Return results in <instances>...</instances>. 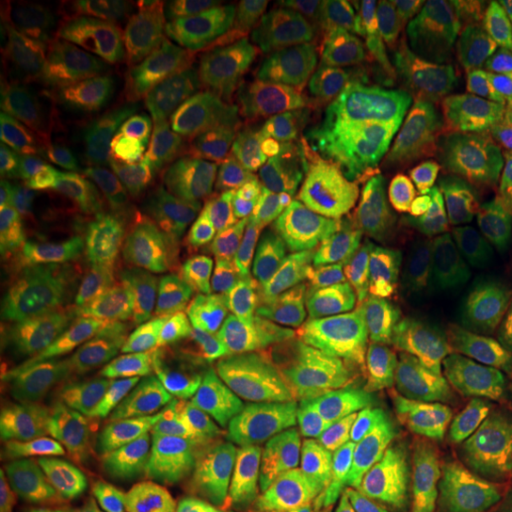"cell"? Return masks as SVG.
Wrapping results in <instances>:
<instances>
[{
    "mask_svg": "<svg viewBox=\"0 0 512 512\" xmlns=\"http://www.w3.org/2000/svg\"><path fill=\"white\" fill-rule=\"evenodd\" d=\"M475 382L479 392L512 399V330L482 349L475 368Z\"/></svg>",
    "mask_w": 512,
    "mask_h": 512,
    "instance_id": "cell-29",
    "label": "cell"
},
{
    "mask_svg": "<svg viewBox=\"0 0 512 512\" xmlns=\"http://www.w3.org/2000/svg\"><path fill=\"white\" fill-rule=\"evenodd\" d=\"M283 221V197L252 188L150 221L145 242L157 259L178 271L238 280L264 264L283 233Z\"/></svg>",
    "mask_w": 512,
    "mask_h": 512,
    "instance_id": "cell-10",
    "label": "cell"
},
{
    "mask_svg": "<svg viewBox=\"0 0 512 512\" xmlns=\"http://www.w3.org/2000/svg\"><path fill=\"white\" fill-rule=\"evenodd\" d=\"M482 128L413 98L361 150L320 176L311 240L320 254L363 247L384 219L434 185L477 169Z\"/></svg>",
    "mask_w": 512,
    "mask_h": 512,
    "instance_id": "cell-1",
    "label": "cell"
},
{
    "mask_svg": "<svg viewBox=\"0 0 512 512\" xmlns=\"http://www.w3.org/2000/svg\"><path fill=\"white\" fill-rule=\"evenodd\" d=\"M264 174V155L254 147L181 107L143 95L121 107L102 200L119 214L157 221L252 190Z\"/></svg>",
    "mask_w": 512,
    "mask_h": 512,
    "instance_id": "cell-2",
    "label": "cell"
},
{
    "mask_svg": "<svg viewBox=\"0 0 512 512\" xmlns=\"http://www.w3.org/2000/svg\"><path fill=\"white\" fill-rule=\"evenodd\" d=\"M349 24L325 43L309 83L313 150L330 169L403 112L415 41L406 3H349Z\"/></svg>",
    "mask_w": 512,
    "mask_h": 512,
    "instance_id": "cell-4",
    "label": "cell"
},
{
    "mask_svg": "<svg viewBox=\"0 0 512 512\" xmlns=\"http://www.w3.org/2000/svg\"><path fill=\"white\" fill-rule=\"evenodd\" d=\"M415 46L425 53L484 41L512 29V0H434L411 19Z\"/></svg>",
    "mask_w": 512,
    "mask_h": 512,
    "instance_id": "cell-22",
    "label": "cell"
},
{
    "mask_svg": "<svg viewBox=\"0 0 512 512\" xmlns=\"http://www.w3.org/2000/svg\"><path fill=\"white\" fill-rule=\"evenodd\" d=\"M5 280L41 297L98 339H114V294L98 249L41 204L5 202Z\"/></svg>",
    "mask_w": 512,
    "mask_h": 512,
    "instance_id": "cell-9",
    "label": "cell"
},
{
    "mask_svg": "<svg viewBox=\"0 0 512 512\" xmlns=\"http://www.w3.org/2000/svg\"><path fill=\"white\" fill-rule=\"evenodd\" d=\"M408 458L441 494L501 508L512 496V399L479 389L446 396L413 427Z\"/></svg>",
    "mask_w": 512,
    "mask_h": 512,
    "instance_id": "cell-8",
    "label": "cell"
},
{
    "mask_svg": "<svg viewBox=\"0 0 512 512\" xmlns=\"http://www.w3.org/2000/svg\"><path fill=\"white\" fill-rule=\"evenodd\" d=\"M24 60L55 86L98 105H126V81L138 64V43L126 24L93 8H43L22 31Z\"/></svg>",
    "mask_w": 512,
    "mask_h": 512,
    "instance_id": "cell-11",
    "label": "cell"
},
{
    "mask_svg": "<svg viewBox=\"0 0 512 512\" xmlns=\"http://www.w3.org/2000/svg\"><path fill=\"white\" fill-rule=\"evenodd\" d=\"M413 86L448 117L484 128L512 119V29L418 55Z\"/></svg>",
    "mask_w": 512,
    "mask_h": 512,
    "instance_id": "cell-15",
    "label": "cell"
},
{
    "mask_svg": "<svg viewBox=\"0 0 512 512\" xmlns=\"http://www.w3.org/2000/svg\"><path fill=\"white\" fill-rule=\"evenodd\" d=\"M0 347L5 358L55 389H88L102 375L86 330L10 280L0 285Z\"/></svg>",
    "mask_w": 512,
    "mask_h": 512,
    "instance_id": "cell-14",
    "label": "cell"
},
{
    "mask_svg": "<svg viewBox=\"0 0 512 512\" xmlns=\"http://www.w3.org/2000/svg\"><path fill=\"white\" fill-rule=\"evenodd\" d=\"M456 366V342L432 328L420 299L387 304L370 377L358 399L382 432L396 430L446 387Z\"/></svg>",
    "mask_w": 512,
    "mask_h": 512,
    "instance_id": "cell-12",
    "label": "cell"
},
{
    "mask_svg": "<svg viewBox=\"0 0 512 512\" xmlns=\"http://www.w3.org/2000/svg\"><path fill=\"white\" fill-rule=\"evenodd\" d=\"M143 93L181 107L271 159L313 143L309 86L287 57L230 43H178L152 64Z\"/></svg>",
    "mask_w": 512,
    "mask_h": 512,
    "instance_id": "cell-3",
    "label": "cell"
},
{
    "mask_svg": "<svg viewBox=\"0 0 512 512\" xmlns=\"http://www.w3.org/2000/svg\"><path fill=\"white\" fill-rule=\"evenodd\" d=\"M363 370L351 351L294 330L275 361V392L294 406L335 411L354 399Z\"/></svg>",
    "mask_w": 512,
    "mask_h": 512,
    "instance_id": "cell-20",
    "label": "cell"
},
{
    "mask_svg": "<svg viewBox=\"0 0 512 512\" xmlns=\"http://www.w3.org/2000/svg\"><path fill=\"white\" fill-rule=\"evenodd\" d=\"M342 266L294 268L242 297L211 335V389L223 411L249 418L273 408L275 361L306 309L332 290Z\"/></svg>",
    "mask_w": 512,
    "mask_h": 512,
    "instance_id": "cell-7",
    "label": "cell"
},
{
    "mask_svg": "<svg viewBox=\"0 0 512 512\" xmlns=\"http://www.w3.org/2000/svg\"><path fill=\"white\" fill-rule=\"evenodd\" d=\"M503 216L496 181L479 169L403 204L363 242V264L384 306L418 299Z\"/></svg>",
    "mask_w": 512,
    "mask_h": 512,
    "instance_id": "cell-6",
    "label": "cell"
},
{
    "mask_svg": "<svg viewBox=\"0 0 512 512\" xmlns=\"http://www.w3.org/2000/svg\"><path fill=\"white\" fill-rule=\"evenodd\" d=\"M432 328L453 342L486 347L512 330V228L467 249L425 292Z\"/></svg>",
    "mask_w": 512,
    "mask_h": 512,
    "instance_id": "cell-13",
    "label": "cell"
},
{
    "mask_svg": "<svg viewBox=\"0 0 512 512\" xmlns=\"http://www.w3.org/2000/svg\"><path fill=\"white\" fill-rule=\"evenodd\" d=\"M494 181H496L498 200H501L503 214L512 216V136H508V140L503 143Z\"/></svg>",
    "mask_w": 512,
    "mask_h": 512,
    "instance_id": "cell-31",
    "label": "cell"
},
{
    "mask_svg": "<svg viewBox=\"0 0 512 512\" xmlns=\"http://www.w3.org/2000/svg\"><path fill=\"white\" fill-rule=\"evenodd\" d=\"M361 512H503L501 508H479L432 489L411 467H399L375 486Z\"/></svg>",
    "mask_w": 512,
    "mask_h": 512,
    "instance_id": "cell-27",
    "label": "cell"
},
{
    "mask_svg": "<svg viewBox=\"0 0 512 512\" xmlns=\"http://www.w3.org/2000/svg\"><path fill=\"white\" fill-rule=\"evenodd\" d=\"M12 74L10 143L29 188L53 202L102 197L117 147V112L55 86L24 57L12 60Z\"/></svg>",
    "mask_w": 512,
    "mask_h": 512,
    "instance_id": "cell-5",
    "label": "cell"
},
{
    "mask_svg": "<svg viewBox=\"0 0 512 512\" xmlns=\"http://www.w3.org/2000/svg\"><path fill=\"white\" fill-rule=\"evenodd\" d=\"M271 411L318 482L332 494L349 491L380 453L382 430L358 396L335 411L294 406L275 396Z\"/></svg>",
    "mask_w": 512,
    "mask_h": 512,
    "instance_id": "cell-18",
    "label": "cell"
},
{
    "mask_svg": "<svg viewBox=\"0 0 512 512\" xmlns=\"http://www.w3.org/2000/svg\"><path fill=\"white\" fill-rule=\"evenodd\" d=\"M34 467L17 448L5 446L0 456V512H27Z\"/></svg>",
    "mask_w": 512,
    "mask_h": 512,
    "instance_id": "cell-30",
    "label": "cell"
},
{
    "mask_svg": "<svg viewBox=\"0 0 512 512\" xmlns=\"http://www.w3.org/2000/svg\"><path fill=\"white\" fill-rule=\"evenodd\" d=\"M133 472L176 498L188 512H256L240 467L192 432H150Z\"/></svg>",
    "mask_w": 512,
    "mask_h": 512,
    "instance_id": "cell-17",
    "label": "cell"
},
{
    "mask_svg": "<svg viewBox=\"0 0 512 512\" xmlns=\"http://www.w3.org/2000/svg\"><path fill=\"white\" fill-rule=\"evenodd\" d=\"M209 437L242 460L273 512H323V489L285 432L245 415L214 420Z\"/></svg>",
    "mask_w": 512,
    "mask_h": 512,
    "instance_id": "cell-19",
    "label": "cell"
},
{
    "mask_svg": "<svg viewBox=\"0 0 512 512\" xmlns=\"http://www.w3.org/2000/svg\"><path fill=\"white\" fill-rule=\"evenodd\" d=\"M50 392L38 377L10 358L0 363V434L5 446L43 444Z\"/></svg>",
    "mask_w": 512,
    "mask_h": 512,
    "instance_id": "cell-24",
    "label": "cell"
},
{
    "mask_svg": "<svg viewBox=\"0 0 512 512\" xmlns=\"http://www.w3.org/2000/svg\"><path fill=\"white\" fill-rule=\"evenodd\" d=\"M119 411L93 389H53L43 444L72 451Z\"/></svg>",
    "mask_w": 512,
    "mask_h": 512,
    "instance_id": "cell-26",
    "label": "cell"
},
{
    "mask_svg": "<svg viewBox=\"0 0 512 512\" xmlns=\"http://www.w3.org/2000/svg\"><path fill=\"white\" fill-rule=\"evenodd\" d=\"M88 479L72 467L46 460L34 467V486L27 512H83Z\"/></svg>",
    "mask_w": 512,
    "mask_h": 512,
    "instance_id": "cell-28",
    "label": "cell"
},
{
    "mask_svg": "<svg viewBox=\"0 0 512 512\" xmlns=\"http://www.w3.org/2000/svg\"><path fill=\"white\" fill-rule=\"evenodd\" d=\"M169 17L181 46L214 41L280 57L309 48L328 29L323 5L299 0H195L174 5Z\"/></svg>",
    "mask_w": 512,
    "mask_h": 512,
    "instance_id": "cell-16",
    "label": "cell"
},
{
    "mask_svg": "<svg viewBox=\"0 0 512 512\" xmlns=\"http://www.w3.org/2000/svg\"><path fill=\"white\" fill-rule=\"evenodd\" d=\"M117 389L128 406L164 425L181 427V430L197 425L195 401L169 368L147 361L121 363L117 370Z\"/></svg>",
    "mask_w": 512,
    "mask_h": 512,
    "instance_id": "cell-23",
    "label": "cell"
},
{
    "mask_svg": "<svg viewBox=\"0 0 512 512\" xmlns=\"http://www.w3.org/2000/svg\"><path fill=\"white\" fill-rule=\"evenodd\" d=\"M150 432L131 415L119 411L83 444L64 453L62 463L83 477L117 475L124 470L133 472L138 460L143 458Z\"/></svg>",
    "mask_w": 512,
    "mask_h": 512,
    "instance_id": "cell-25",
    "label": "cell"
},
{
    "mask_svg": "<svg viewBox=\"0 0 512 512\" xmlns=\"http://www.w3.org/2000/svg\"><path fill=\"white\" fill-rule=\"evenodd\" d=\"M380 330L377 294L363 285L332 287L306 309L297 325V332L351 351L363 366L375 356Z\"/></svg>",
    "mask_w": 512,
    "mask_h": 512,
    "instance_id": "cell-21",
    "label": "cell"
}]
</instances>
